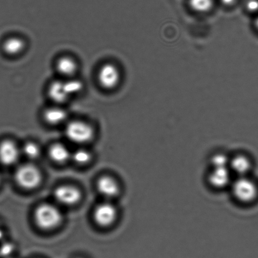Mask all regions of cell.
<instances>
[{"label": "cell", "instance_id": "obj_18", "mask_svg": "<svg viewBox=\"0 0 258 258\" xmlns=\"http://www.w3.org/2000/svg\"><path fill=\"white\" fill-rule=\"evenodd\" d=\"M230 159L224 153H217L212 157V168L214 167H229Z\"/></svg>", "mask_w": 258, "mask_h": 258}, {"label": "cell", "instance_id": "obj_17", "mask_svg": "<svg viewBox=\"0 0 258 258\" xmlns=\"http://www.w3.org/2000/svg\"><path fill=\"white\" fill-rule=\"evenodd\" d=\"M189 6L194 11L205 12L213 6L212 0H189Z\"/></svg>", "mask_w": 258, "mask_h": 258}, {"label": "cell", "instance_id": "obj_6", "mask_svg": "<svg viewBox=\"0 0 258 258\" xmlns=\"http://www.w3.org/2000/svg\"><path fill=\"white\" fill-rule=\"evenodd\" d=\"M232 175L229 167H214L210 171L208 181L213 188L223 189L231 186L233 181Z\"/></svg>", "mask_w": 258, "mask_h": 258}, {"label": "cell", "instance_id": "obj_10", "mask_svg": "<svg viewBox=\"0 0 258 258\" xmlns=\"http://www.w3.org/2000/svg\"><path fill=\"white\" fill-rule=\"evenodd\" d=\"M117 212L115 207L110 204L99 205L95 209L94 219L99 226L106 227L112 224L116 218Z\"/></svg>", "mask_w": 258, "mask_h": 258}, {"label": "cell", "instance_id": "obj_8", "mask_svg": "<svg viewBox=\"0 0 258 258\" xmlns=\"http://www.w3.org/2000/svg\"><path fill=\"white\" fill-rule=\"evenodd\" d=\"M253 163L251 158L246 154H238L230 159L229 168L237 177L249 176Z\"/></svg>", "mask_w": 258, "mask_h": 258}, {"label": "cell", "instance_id": "obj_25", "mask_svg": "<svg viewBox=\"0 0 258 258\" xmlns=\"http://www.w3.org/2000/svg\"><path fill=\"white\" fill-rule=\"evenodd\" d=\"M255 25H256V27L258 29V17L257 18L256 21H255Z\"/></svg>", "mask_w": 258, "mask_h": 258}, {"label": "cell", "instance_id": "obj_9", "mask_svg": "<svg viewBox=\"0 0 258 258\" xmlns=\"http://www.w3.org/2000/svg\"><path fill=\"white\" fill-rule=\"evenodd\" d=\"M55 197L60 204L72 206L80 201L81 193L79 189L74 186L63 185L56 189Z\"/></svg>", "mask_w": 258, "mask_h": 258}, {"label": "cell", "instance_id": "obj_24", "mask_svg": "<svg viewBox=\"0 0 258 258\" xmlns=\"http://www.w3.org/2000/svg\"><path fill=\"white\" fill-rule=\"evenodd\" d=\"M4 232L3 231L1 226H0V241L4 238Z\"/></svg>", "mask_w": 258, "mask_h": 258}, {"label": "cell", "instance_id": "obj_26", "mask_svg": "<svg viewBox=\"0 0 258 258\" xmlns=\"http://www.w3.org/2000/svg\"><path fill=\"white\" fill-rule=\"evenodd\" d=\"M1 183H2V177H1V175H0V185H1Z\"/></svg>", "mask_w": 258, "mask_h": 258}, {"label": "cell", "instance_id": "obj_14", "mask_svg": "<svg viewBox=\"0 0 258 258\" xmlns=\"http://www.w3.org/2000/svg\"><path fill=\"white\" fill-rule=\"evenodd\" d=\"M45 122L50 125H58L64 122L68 117L67 112L59 106L47 108L43 115Z\"/></svg>", "mask_w": 258, "mask_h": 258}, {"label": "cell", "instance_id": "obj_3", "mask_svg": "<svg viewBox=\"0 0 258 258\" xmlns=\"http://www.w3.org/2000/svg\"><path fill=\"white\" fill-rule=\"evenodd\" d=\"M15 181L22 188L32 189L36 188L41 181V175L36 167L25 164L17 169L15 174Z\"/></svg>", "mask_w": 258, "mask_h": 258}, {"label": "cell", "instance_id": "obj_7", "mask_svg": "<svg viewBox=\"0 0 258 258\" xmlns=\"http://www.w3.org/2000/svg\"><path fill=\"white\" fill-rule=\"evenodd\" d=\"M19 158L16 144L10 139L0 142V163L5 166L14 165Z\"/></svg>", "mask_w": 258, "mask_h": 258}, {"label": "cell", "instance_id": "obj_12", "mask_svg": "<svg viewBox=\"0 0 258 258\" xmlns=\"http://www.w3.org/2000/svg\"><path fill=\"white\" fill-rule=\"evenodd\" d=\"M58 73L65 79L74 78L78 70V64L74 59L69 56L60 57L56 64Z\"/></svg>", "mask_w": 258, "mask_h": 258}, {"label": "cell", "instance_id": "obj_22", "mask_svg": "<svg viewBox=\"0 0 258 258\" xmlns=\"http://www.w3.org/2000/svg\"><path fill=\"white\" fill-rule=\"evenodd\" d=\"M12 249L11 244L5 243L1 247L2 253H7V252H10Z\"/></svg>", "mask_w": 258, "mask_h": 258}, {"label": "cell", "instance_id": "obj_13", "mask_svg": "<svg viewBox=\"0 0 258 258\" xmlns=\"http://www.w3.org/2000/svg\"><path fill=\"white\" fill-rule=\"evenodd\" d=\"M97 189L106 197H114L119 193V186L115 179L110 176H103L97 181Z\"/></svg>", "mask_w": 258, "mask_h": 258}, {"label": "cell", "instance_id": "obj_5", "mask_svg": "<svg viewBox=\"0 0 258 258\" xmlns=\"http://www.w3.org/2000/svg\"><path fill=\"white\" fill-rule=\"evenodd\" d=\"M98 82L106 90L115 89L120 82V70L112 63H106L100 67L97 74Z\"/></svg>", "mask_w": 258, "mask_h": 258}, {"label": "cell", "instance_id": "obj_2", "mask_svg": "<svg viewBox=\"0 0 258 258\" xmlns=\"http://www.w3.org/2000/svg\"><path fill=\"white\" fill-rule=\"evenodd\" d=\"M34 218L38 226L42 229H51L57 227L62 221V215L57 207L43 204L35 210Z\"/></svg>", "mask_w": 258, "mask_h": 258}, {"label": "cell", "instance_id": "obj_16", "mask_svg": "<svg viewBox=\"0 0 258 258\" xmlns=\"http://www.w3.org/2000/svg\"><path fill=\"white\" fill-rule=\"evenodd\" d=\"M49 156L57 163H64L70 158V153L67 147L62 144H56L49 149Z\"/></svg>", "mask_w": 258, "mask_h": 258}, {"label": "cell", "instance_id": "obj_1", "mask_svg": "<svg viewBox=\"0 0 258 258\" xmlns=\"http://www.w3.org/2000/svg\"><path fill=\"white\" fill-rule=\"evenodd\" d=\"M230 187L232 196L239 203L251 205L258 201V182L249 176L237 177Z\"/></svg>", "mask_w": 258, "mask_h": 258}, {"label": "cell", "instance_id": "obj_15", "mask_svg": "<svg viewBox=\"0 0 258 258\" xmlns=\"http://www.w3.org/2000/svg\"><path fill=\"white\" fill-rule=\"evenodd\" d=\"M24 40L17 37H11L5 40L3 44V50L5 54L10 56H16L21 54L25 49Z\"/></svg>", "mask_w": 258, "mask_h": 258}, {"label": "cell", "instance_id": "obj_11", "mask_svg": "<svg viewBox=\"0 0 258 258\" xmlns=\"http://www.w3.org/2000/svg\"><path fill=\"white\" fill-rule=\"evenodd\" d=\"M48 95L50 100L57 104H63L71 98L66 87L65 81H55L48 88Z\"/></svg>", "mask_w": 258, "mask_h": 258}, {"label": "cell", "instance_id": "obj_20", "mask_svg": "<svg viewBox=\"0 0 258 258\" xmlns=\"http://www.w3.org/2000/svg\"><path fill=\"white\" fill-rule=\"evenodd\" d=\"M73 158L76 163L83 164L88 163L90 161L91 157L88 151L84 149H79V150L76 151L73 154Z\"/></svg>", "mask_w": 258, "mask_h": 258}, {"label": "cell", "instance_id": "obj_19", "mask_svg": "<svg viewBox=\"0 0 258 258\" xmlns=\"http://www.w3.org/2000/svg\"><path fill=\"white\" fill-rule=\"evenodd\" d=\"M24 153L27 158L36 159L40 154V149L36 144L29 143L25 144L24 147Z\"/></svg>", "mask_w": 258, "mask_h": 258}, {"label": "cell", "instance_id": "obj_23", "mask_svg": "<svg viewBox=\"0 0 258 258\" xmlns=\"http://www.w3.org/2000/svg\"><path fill=\"white\" fill-rule=\"evenodd\" d=\"M235 1H236V0H222V2L224 4L226 5L233 4Z\"/></svg>", "mask_w": 258, "mask_h": 258}, {"label": "cell", "instance_id": "obj_21", "mask_svg": "<svg viewBox=\"0 0 258 258\" xmlns=\"http://www.w3.org/2000/svg\"><path fill=\"white\" fill-rule=\"evenodd\" d=\"M247 9L250 12L258 11V0H248L246 4Z\"/></svg>", "mask_w": 258, "mask_h": 258}, {"label": "cell", "instance_id": "obj_4", "mask_svg": "<svg viewBox=\"0 0 258 258\" xmlns=\"http://www.w3.org/2000/svg\"><path fill=\"white\" fill-rule=\"evenodd\" d=\"M66 135L71 141L78 144L87 143L92 139L93 130L88 123L80 120H73L66 127Z\"/></svg>", "mask_w": 258, "mask_h": 258}]
</instances>
